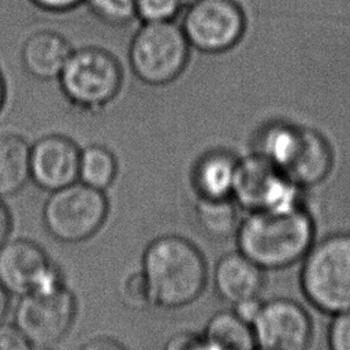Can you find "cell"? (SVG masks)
<instances>
[{
	"mask_svg": "<svg viewBox=\"0 0 350 350\" xmlns=\"http://www.w3.org/2000/svg\"><path fill=\"white\" fill-rule=\"evenodd\" d=\"M179 25L191 48L216 55L242 40L246 15L235 0H191L182 11Z\"/></svg>",
	"mask_w": 350,
	"mask_h": 350,
	"instance_id": "8",
	"label": "cell"
},
{
	"mask_svg": "<svg viewBox=\"0 0 350 350\" xmlns=\"http://www.w3.org/2000/svg\"><path fill=\"white\" fill-rule=\"evenodd\" d=\"M191 350H224V349H221V347H219L217 345L212 343L211 340L205 339V338L202 336V334H200V336H198V339H197V342L194 343V346H193Z\"/></svg>",
	"mask_w": 350,
	"mask_h": 350,
	"instance_id": "33",
	"label": "cell"
},
{
	"mask_svg": "<svg viewBox=\"0 0 350 350\" xmlns=\"http://www.w3.org/2000/svg\"><path fill=\"white\" fill-rule=\"evenodd\" d=\"M202 336L224 350H256L252 324L234 310L215 313L206 323Z\"/></svg>",
	"mask_w": 350,
	"mask_h": 350,
	"instance_id": "20",
	"label": "cell"
},
{
	"mask_svg": "<svg viewBox=\"0 0 350 350\" xmlns=\"http://www.w3.org/2000/svg\"><path fill=\"white\" fill-rule=\"evenodd\" d=\"M238 205L232 197L204 198L197 197L194 216L201 231L215 241H226L235 237L239 226Z\"/></svg>",
	"mask_w": 350,
	"mask_h": 350,
	"instance_id": "19",
	"label": "cell"
},
{
	"mask_svg": "<svg viewBox=\"0 0 350 350\" xmlns=\"http://www.w3.org/2000/svg\"><path fill=\"white\" fill-rule=\"evenodd\" d=\"M314 237V217L305 205L284 212H247L234 238L238 250L267 272L301 262Z\"/></svg>",
	"mask_w": 350,
	"mask_h": 350,
	"instance_id": "2",
	"label": "cell"
},
{
	"mask_svg": "<svg viewBox=\"0 0 350 350\" xmlns=\"http://www.w3.org/2000/svg\"><path fill=\"white\" fill-rule=\"evenodd\" d=\"M37 350H52V349H37Z\"/></svg>",
	"mask_w": 350,
	"mask_h": 350,
	"instance_id": "35",
	"label": "cell"
},
{
	"mask_svg": "<svg viewBox=\"0 0 350 350\" xmlns=\"http://www.w3.org/2000/svg\"><path fill=\"white\" fill-rule=\"evenodd\" d=\"M108 209L105 191L77 180L49 193L42 208V223L56 241L79 243L98 232Z\"/></svg>",
	"mask_w": 350,
	"mask_h": 350,
	"instance_id": "6",
	"label": "cell"
},
{
	"mask_svg": "<svg viewBox=\"0 0 350 350\" xmlns=\"http://www.w3.org/2000/svg\"><path fill=\"white\" fill-rule=\"evenodd\" d=\"M213 288L231 305L260 297L265 286V271L239 250L223 254L213 268Z\"/></svg>",
	"mask_w": 350,
	"mask_h": 350,
	"instance_id": "13",
	"label": "cell"
},
{
	"mask_svg": "<svg viewBox=\"0 0 350 350\" xmlns=\"http://www.w3.org/2000/svg\"><path fill=\"white\" fill-rule=\"evenodd\" d=\"M120 295L126 305L141 309L150 306V297L146 280L139 271L127 275L120 284Z\"/></svg>",
	"mask_w": 350,
	"mask_h": 350,
	"instance_id": "24",
	"label": "cell"
},
{
	"mask_svg": "<svg viewBox=\"0 0 350 350\" xmlns=\"http://www.w3.org/2000/svg\"><path fill=\"white\" fill-rule=\"evenodd\" d=\"M237 161L238 159L227 150H211L201 156L191 174V185L197 197H231Z\"/></svg>",
	"mask_w": 350,
	"mask_h": 350,
	"instance_id": "16",
	"label": "cell"
},
{
	"mask_svg": "<svg viewBox=\"0 0 350 350\" xmlns=\"http://www.w3.org/2000/svg\"><path fill=\"white\" fill-rule=\"evenodd\" d=\"M190 48L175 21L142 22L129 45L130 68L146 85H168L185 71Z\"/></svg>",
	"mask_w": 350,
	"mask_h": 350,
	"instance_id": "4",
	"label": "cell"
},
{
	"mask_svg": "<svg viewBox=\"0 0 350 350\" xmlns=\"http://www.w3.org/2000/svg\"><path fill=\"white\" fill-rule=\"evenodd\" d=\"M261 304H262V301L260 299V297L249 298V299H245V301H241V302L232 305V310H234L241 319H243L245 321H247L249 324H252V321L254 320L256 314H257L258 310H260Z\"/></svg>",
	"mask_w": 350,
	"mask_h": 350,
	"instance_id": "27",
	"label": "cell"
},
{
	"mask_svg": "<svg viewBox=\"0 0 350 350\" xmlns=\"http://www.w3.org/2000/svg\"><path fill=\"white\" fill-rule=\"evenodd\" d=\"M334 167V152L328 139L316 129L305 127L302 148L287 176L308 190L323 183Z\"/></svg>",
	"mask_w": 350,
	"mask_h": 350,
	"instance_id": "15",
	"label": "cell"
},
{
	"mask_svg": "<svg viewBox=\"0 0 350 350\" xmlns=\"http://www.w3.org/2000/svg\"><path fill=\"white\" fill-rule=\"evenodd\" d=\"M81 149L74 139L48 134L30 146V180L45 191H55L79 179Z\"/></svg>",
	"mask_w": 350,
	"mask_h": 350,
	"instance_id": "12",
	"label": "cell"
},
{
	"mask_svg": "<svg viewBox=\"0 0 350 350\" xmlns=\"http://www.w3.org/2000/svg\"><path fill=\"white\" fill-rule=\"evenodd\" d=\"M5 94H7V89H5V82H4V78H3V74L0 71V111L4 105V101H5Z\"/></svg>",
	"mask_w": 350,
	"mask_h": 350,
	"instance_id": "34",
	"label": "cell"
},
{
	"mask_svg": "<svg viewBox=\"0 0 350 350\" xmlns=\"http://www.w3.org/2000/svg\"><path fill=\"white\" fill-rule=\"evenodd\" d=\"M30 144L18 134L0 135V197L18 194L30 180Z\"/></svg>",
	"mask_w": 350,
	"mask_h": 350,
	"instance_id": "18",
	"label": "cell"
},
{
	"mask_svg": "<svg viewBox=\"0 0 350 350\" xmlns=\"http://www.w3.org/2000/svg\"><path fill=\"white\" fill-rule=\"evenodd\" d=\"M79 350H127L119 340L109 336H96L85 342Z\"/></svg>",
	"mask_w": 350,
	"mask_h": 350,
	"instance_id": "30",
	"label": "cell"
},
{
	"mask_svg": "<svg viewBox=\"0 0 350 350\" xmlns=\"http://www.w3.org/2000/svg\"><path fill=\"white\" fill-rule=\"evenodd\" d=\"M77 314V301L71 290L62 287L19 297L14 324L36 349H51L71 329Z\"/></svg>",
	"mask_w": 350,
	"mask_h": 350,
	"instance_id": "9",
	"label": "cell"
},
{
	"mask_svg": "<svg viewBox=\"0 0 350 350\" xmlns=\"http://www.w3.org/2000/svg\"><path fill=\"white\" fill-rule=\"evenodd\" d=\"M0 284L10 295L52 291L64 284L60 269L45 250L26 238L7 239L0 246Z\"/></svg>",
	"mask_w": 350,
	"mask_h": 350,
	"instance_id": "10",
	"label": "cell"
},
{
	"mask_svg": "<svg viewBox=\"0 0 350 350\" xmlns=\"http://www.w3.org/2000/svg\"><path fill=\"white\" fill-rule=\"evenodd\" d=\"M252 329L260 350H309L313 338L310 314L299 302L286 297L262 301Z\"/></svg>",
	"mask_w": 350,
	"mask_h": 350,
	"instance_id": "11",
	"label": "cell"
},
{
	"mask_svg": "<svg viewBox=\"0 0 350 350\" xmlns=\"http://www.w3.org/2000/svg\"><path fill=\"white\" fill-rule=\"evenodd\" d=\"M305 191L257 152L237 161L231 197L247 212H284L305 206Z\"/></svg>",
	"mask_w": 350,
	"mask_h": 350,
	"instance_id": "7",
	"label": "cell"
},
{
	"mask_svg": "<svg viewBox=\"0 0 350 350\" xmlns=\"http://www.w3.org/2000/svg\"><path fill=\"white\" fill-rule=\"evenodd\" d=\"M305 126L272 122L262 127L256 139V150L287 175L304 142Z\"/></svg>",
	"mask_w": 350,
	"mask_h": 350,
	"instance_id": "17",
	"label": "cell"
},
{
	"mask_svg": "<svg viewBox=\"0 0 350 350\" xmlns=\"http://www.w3.org/2000/svg\"><path fill=\"white\" fill-rule=\"evenodd\" d=\"M33 345L15 325L8 323L0 324V350H33Z\"/></svg>",
	"mask_w": 350,
	"mask_h": 350,
	"instance_id": "26",
	"label": "cell"
},
{
	"mask_svg": "<svg viewBox=\"0 0 350 350\" xmlns=\"http://www.w3.org/2000/svg\"><path fill=\"white\" fill-rule=\"evenodd\" d=\"M12 231V215L8 209V206L5 205V202L3 201V198L0 197V246L10 239Z\"/></svg>",
	"mask_w": 350,
	"mask_h": 350,
	"instance_id": "31",
	"label": "cell"
},
{
	"mask_svg": "<svg viewBox=\"0 0 350 350\" xmlns=\"http://www.w3.org/2000/svg\"><path fill=\"white\" fill-rule=\"evenodd\" d=\"M331 317L327 329L328 350H350V309Z\"/></svg>",
	"mask_w": 350,
	"mask_h": 350,
	"instance_id": "25",
	"label": "cell"
},
{
	"mask_svg": "<svg viewBox=\"0 0 350 350\" xmlns=\"http://www.w3.org/2000/svg\"><path fill=\"white\" fill-rule=\"evenodd\" d=\"M299 287L321 313L334 316L350 309V231L314 239L301 261Z\"/></svg>",
	"mask_w": 350,
	"mask_h": 350,
	"instance_id": "3",
	"label": "cell"
},
{
	"mask_svg": "<svg viewBox=\"0 0 350 350\" xmlns=\"http://www.w3.org/2000/svg\"><path fill=\"white\" fill-rule=\"evenodd\" d=\"M72 48L66 37L53 30H38L22 45L21 62L31 77L49 81L59 78Z\"/></svg>",
	"mask_w": 350,
	"mask_h": 350,
	"instance_id": "14",
	"label": "cell"
},
{
	"mask_svg": "<svg viewBox=\"0 0 350 350\" xmlns=\"http://www.w3.org/2000/svg\"><path fill=\"white\" fill-rule=\"evenodd\" d=\"M89 10L101 22L126 26L137 18L135 0H85Z\"/></svg>",
	"mask_w": 350,
	"mask_h": 350,
	"instance_id": "22",
	"label": "cell"
},
{
	"mask_svg": "<svg viewBox=\"0 0 350 350\" xmlns=\"http://www.w3.org/2000/svg\"><path fill=\"white\" fill-rule=\"evenodd\" d=\"M34 5L49 12H66L74 10L85 0H30Z\"/></svg>",
	"mask_w": 350,
	"mask_h": 350,
	"instance_id": "28",
	"label": "cell"
},
{
	"mask_svg": "<svg viewBox=\"0 0 350 350\" xmlns=\"http://www.w3.org/2000/svg\"><path fill=\"white\" fill-rule=\"evenodd\" d=\"M187 3V0H135L137 18L142 22L175 21Z\"/></svg>",
	"mask_w": 350,
	"mask_h": 350,
	"instance_id": "23",
	"label": "cell"
},
{
	"mask_svg": "<svg viewBox=\"0 0 350 350\" xmlns=\"http://www.w3.org/2000/svg\"><path fill=\"white\" fill-rule=\"evenodd\" d=\"M8 308H10V294L0 284V324L4 323V319L8 313Z\"/></svg>",
	"mask_w": 350,
	"mask_h": 350,
	"instance_id": "32",
	"label": "cell"
},
{
	"mask_svg": "<svg viewBox=\"0 0 350 350\" xmlns=\"http://www.w3.org/2000/svg\"><path fill=\"white\" fill-rule=\"evenodd\" d=\"M150 306L175 310L196 302L206 287L208 265L187 238L167 234L148 243L141 258Z\"/></svg>",
	"mask_w": 350,
	"mask_h": 350,
	"instance_id": "1",
	"label": "cell"
},
{
	"mask_svg": "<svg viewBox=\"0 0 350 350\" xmlns=\"http://www.w3.org/2000/svg\"><path fill=\"white\" fill-rule=\"evenodd\" d=\"M256 350H260V349H256Z\"/></svg>",
	"mask_w": 350,
	"mask_h": 350,
	"instance_id": "36",
	"label": "cell"
},
{
	"mask_svg": "<svg viewBox=\"0 0 350 350\" xmlns=\"http://www.w3.org/2000/svg\"><path fill=\"white\" fill-rule=\"evenodd\" d=\"M118 163L113 153L103 145L81 149L79 180L90 187L105 191L115 180Z\"/></svg>",
	"mask_w": 350,
	"mask_h": 350,
	"instance_id": "21",
	"label": "cell"
},
{
	"mask_svg": "<svg viewBox=\"0 0 350 350\" xmlns=\"http://www.w3.org/2000/svg\"><path fill=\"white\" fill-rule=\"evenodd\" d=\"M57 79L71 105L81 111L96 112L119 94L123 70L119 60L107 49L83 46L72 49Z\"/></svg>",
	"mask_w": 350,
	"mask_h": 350,
	"instance_id": "5",
	"label": "cell"
},
{
	"mask_svg": "<svg viewBox=\"0 0 350 350\" xmlns=\"http://www.w3.org/2000/svg\"><path fill=\"white\" fill-rule=\"evenodd\" d=\"M198 336L194 332H179L167 340L164 350H191Z\"/></svg>",
	"mask_w": 350,
	"mask_h": 350,
	"instance_id": "29",
	"label": "cell"
}]
</instances>
